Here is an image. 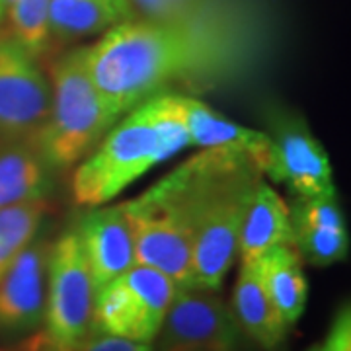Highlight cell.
<instances>
[{
	"instance_id": "obj_17",
	"label": "cell",
	"mask_w": 351,
	"mask_h": 351,
	"mask_svg": "<svg viewBox=\"0 0 351 351\" xmlns=\"http://www.w3.org/2000/svg\"><path fill=\"white\" fill-rule=\"evenodd\" d=\"M55 174L39 138L0 141V209L45 199Z\"/></svg>"
},
{
	"instance_id": "obj_15",
	"label": "cell",
	"mask_w": 351,
	"mask_h": 351,
	"mask_svg": "<svg viewBox=\"0 0 351 351\" xmlns=\"http://www.w3.org/2000/svg\"><path fill=\"white\" fill-rule=\"evenodd\" d=\"M141 20L186 25H265L258 0H131Z\"/></svg>"
},
{
	"instance_id": "obj_28",
	"label": "cell",
	"mask_w": 351,
	"mask_h": 351,
	"mask_svg": "<svg viewBox=\"0 0 351 351\" xmlns=\"http://www.w3.org/2000/svg\"><path fill=\"white\" fill-rule=\"evenodd\" d=\"M0 36H2V34H0Z\"/></svg>"
},
{
	"instance_id": "obj_27",
	"label": "cell",
	"mask_w": 351,
	"mask_h": 351,
	"mask_svg": "<svg viewBox=\"0 0 351 351\" xmlns=\"http://www.w3.org/2000/svg\"><path fill=\"white\" fill-rule=\"evenodd\" d=\"M306 351H322V350H320V346H318V343H314V346H311Z\"/></svg>"
},
{
	"instance_id": "obj_5",
	"label": "cell",
	"mask_w": 351,
	"mask_h": 351,
	"mask_svg": "<svg viewBox=\"0 0 351 351\" xmlns=\"http://www.w3.org/2000/svg\"><path fill=\"white\" fill-rule=\"evenodd\" d=\"M133 237L135 262L158 269L178 289L193 285V232L174 178L158 184L135 199L121 203Z\"/></svg>"
},
{
	"instance_id": "obj_21",
	"label": "cell",
	"mask_w": 351,
	"mask_h": 351,
	"mask_svg": "<svg viewBox=\"0 0 351 351\" xmlns=\"http://www.w3.org/2000/svg\"><path fill=\"white\" fill-rule=\"evenodd\" d=\"M47 213V199H36L0 209V277L6 274L14 258L41 228Z\"/></svg>"
},
{
	"instance_id": "obj_4",
	"label": "cell",
	"mask_w": 351,
	"mask_h": 351,
	"mask_svg": "<svg viewBox=\"0 0 351 351\" xmlns=\"http://www.w3.org/2000/svg\"><path fill=\"white\" fill-rule=\"evenodd\" d=\"M168 160L149 101H141L117 119L84 156L73 174V199L82 207H100L119 195L156 164Z\"/></svg>"
},
{
	"instance_id": "obj_24",
	"label": "cell",
	"mask_w": 351,
	"mask_h": 351,
	"mask_svg": "<svg viewBox=\"0 0 351 351\" xmlns=\"http://www.w3.org/2000/svg\"><path fill=\"white\" fill-rule=\"evenodd\" d=\"M78 351H154V348L147 341H135L104 332H92L90 338L78 348Z\"/></svg>"
},
{
	"instance_id": "obj_8",
	"label": "cell",
	"mask_w": 351,
	"mask_h": 351,
	"mask_svg": "<svg viewBox=\"0 0 351 351\" xmlns=\"http://www.w3.org/2000/svg\"><path fill=\"white\" fill-rule=\"evenodd\" d=\"M49 112V76L34 55L0 36V141L39 138Z\"/></svg>"
},
{
	"instance_id": "obj_14",
	"label": "cell",
	"mask_w": 351,
	"mask_h": 351,
	"mask_svg": "<svg viewBox=\"0 0 351 351\" xmlns=\"http://www.w3.org/2000/svg\"><path fill=\"white\" fill-rule=\"evenodd\" d=\"M186 121L189 131V147L219 149L242 152L265 174L269 164L271 138L265 131L244 127L215 112L205 101L184 94Z\"/></svg>"
},
{
	"instance_id": "obj_11",
	"label": "cell",
	"mask_w": 351,
	"mask_h": 351,
	"mask_svg": "<svg viewBox=\"0 0 351 351\" xmlns=\"http://www.w3.org/2000/svg\"><path fill=\"white\" fill-rule=\"evenodd\" d=\"M51 242L34 237L0 277V336L36 334L45 322Z\"/></svg>"
},
{
	"instance_id": "obj_13",
	"label": "cell",
	"mask_w": 351,
	"mask_h": 351,
	"mask_svg": "<svg viewBox=\"0 0 351 351\" xmlns=\"http://www.w3.org/2000/svg\"><path fill=\"white\" fill-rule=\"evenodd\" d=\"M75 232L98 291L137 263L131 228L121 205L92 207Z\"/></svg>"
},
{
	"instance_id": "obj_20",
	"label": "cell",
	"mask_w": 351,
	"mask_h": 351,
	"mask_svg": "<svg viewBox=\"0 0 351 351\" xmlns=\"http://www.w3.org/2000/svg\"><path fill=\"white\" fill-rule=\"evenodd\" d=\"M258 271L269 299L287 326H295L304 314L308 301V281L297 248L293 244L271 248L258 262Z\"/></svg>"
},
{
	"instance_id": "obj_19",
	"label": "cell",
	"mask_w": 351,
	"mask_h": 351,
	"mask_svg": "<svg viewBox=\"0 0 351 351\" xmlns=\"http://www.w3.org/2000/svg\"><path fill=\"white\" fill-rule=\"evenodd\" d=\"M230 311L240 332L262 350H277L291 330L263 287L258 263H240Z\"/></svg>"
},
{
	"instance_id": "obj_12",
	"label": "cell",
	"mask_w": 351,
	"mask_h": 351,
	"mask_svg": "<svg viewBox=\"0 0 351 351\" xmlns=\"http://www.w3.org/2000/svg\"><path fill=\"white\" fill-rule=\"evenodd\" d=\"M289 211L293 246L302 262L328 267L346 260L350 250V234L336 188L311 197H295L293 205H289Z\"/></svg>"
},
{
	"instance_id": "obj_23",
	"label": "cell",
	"mask_w": 351,
	"mask_h": 351,
	"mask_svg": "<svg viewBox=\"0 0 351 351\" xmlns=\"http://www.w3.org/2000/svg\"><path fill=\"white\" fill-rule=\"evenodd\" d=\"M322 351H351V311L350 304L339 306L334 314L326 338L318 343Z\"/></svg>"
},
{
	"instance_id": "obj_16",
	"label": "cell",
	"mask_w": 351,
	"mask_h": 351,
	"mask_svg": "<svg viewBox=\"0 0 351 351\" xmlns=\"http://www.w3.org/2000/svg\"><path fill=\"white\" fill-rule=\"evenodd\" d=\"M135 18L131 0H51L47 12L49 45L66 47L78 39L104 36L115 25Z\"/></svg>"
},
{
	"instance_id": "obj_9",
	"label": "cell",
	"mask_w": 351,
	"mask_h": 351,
	"mask_svg": "<svg viewBox=\"0 0 351 351\" xmlns=\"http://www.w3.org/2000/svg\"><path fill=\"white\" fill-rule=\"evenodd\" d=\"M242 336L232 311L213 291L180 289L154 351H240Z\"/></svg>"
},
{
	"instance_id": "obj_7",
	"label": "cell",
	"mask_w": 351,
	"mask_h": 351,
	"mask_svg": "<svg viewBox=\"0 0 351 351\" xmlns=\"http://www.w3.org/2000/svg\"><path fill=\"white\" fill-rule=\"evenodd\" d=\"M180 289L158 269L135 263L96 295L94 332L152 343Z\"/></svg>"
},
{
	"instance_id": "obj_26",
	"label": "cell",
	"mask_w": 351,
	"mask_h": 351,
	"mask_svg": "<svg viewBox=\"0 0 351 351\" xmlns=\"http://www.w3.org/2000/svg\"><path fill=\"white\" fill-rule=\"evenodd\" d=\"M8 2H10V0H0V25H2V22H4V16H6Z\"/></svg>"
},
{
	"instance_id": "obj_2",
	"label": "cell",
	"mask_w": 351,
	"mask_h": 351,
	"mask_svg": "<svg viewBox=\"0 0 351 351\" xmlns=\"http://www.w3.org/2000/svg\"><path fill=\"white\" fill-rule=\"evenodd\" d=\"M170 176L193 232V285L215 293L237 260L240 226L263 174L242 152L203 149Z\"/></svg>"
},
{
	"instance_id": "obj_10",
	"label": "cell",
	"mask_w": 351,
	"mask_h": 351,
	"mask_svg": "<svg viewBox=\"0 0 351 351\" xmlns=\"http://www.w3.org/2000/svg\"><path fill=\"white\" fill-rule=\"evenodd\" d=\"M267 135L271 151L263 178L287 186L295 197L334 189L330 156L301 115H279Z\"/></svg>"
},
{
	"instance_id": "obj_22",
	"label": "cell",
	"mask_w": 351,
	"mask_h": 351,
	"mask_svg": "<svg viewBox=\"0 0 351 351\" xmlns=\"http://www.w3.org/2000/svg\"><path fill=\"white\" fill-rule=\"evenodd\" d=\"M49 2L51 0H10L4 16L8 25V38L14 39L36 59L49 49Z\"/></svg>"
},
{
	"instance_id": "obj_6",
	"label": "cell",
	"mask_w": 351,
	"mask_h": 351,
	"mask_svg": "<svg viewBox=\"0 0 351 351\" xmlns=\"http://www.w3.org/2000/svg\"><path fill=\"white\" fill-rule=\"evenodd\" d=\"M98 289L75 230L51 242L47 265V306L43 332L45 351H78L94 332Z\"/></svg>"
},
{
	"instance_id": "obj_3",
	"label": "cell",
	"mask_w": 351,
	"mask_h": 351,
	"mask_svg": "<svg viewBox=\"0 0 351 351\" xmlns=\"http://www.w3.org/2000/svg\"><path fill=\"white\" fill-rule=\"evenodd\" d=\"M51 112L39 145L55 172L73 168L115 123L94 84L88 45L59 53L49 64Z\"/></svg>"
},
{
	"instance_id": "obj_18",
	"label": "cell",
	"mask_w": 351,
	"mask_h": 351,
	"mask_svg": "<svg viewBox=\"0 0 351 351\" xmlns=\"http://www.w3.org/2000/svg\"><path fill=\"white\" fill-rule=\"evenodd\" d=\"M281 244H293L289 203L262 180L240 226L237 256L240 263H258L271 248Z\"/></svg>"
},
{
	"instance_id": "obj_1",
	"label": "cell",
	"mask_w": 351,
	"mask_h": 351,
	"mask_svg": "<svg viewBox=\"0 0 351 351\" xmlns=\"http://www.w3.org/2000/svg\"><path fill=\"white\" fill-rule=\"evenodd\" d=\"M265 25L156 24L135 18L88 45V64L117 121L178 84L219 86L248 73L263 53Z\"/></svg>"
},
{
	"instance_id": "obj_25",
	"label": "cell",
	"mask_w": 351,
	"mask_h": 351,
	"mask_svg": "<svg viewBox=\"0 0 351 351\" xmlns=\"http://www.w3.org/2000/svg\"><path fill=\"white\" fill-rule=\"evenodd\" d=\"M0 351H45V350H43L41 336L36 334V336L27 338L25 341H22L20 346H16V348H8V350H0Z\"/></svg>"
}]
</instances>
